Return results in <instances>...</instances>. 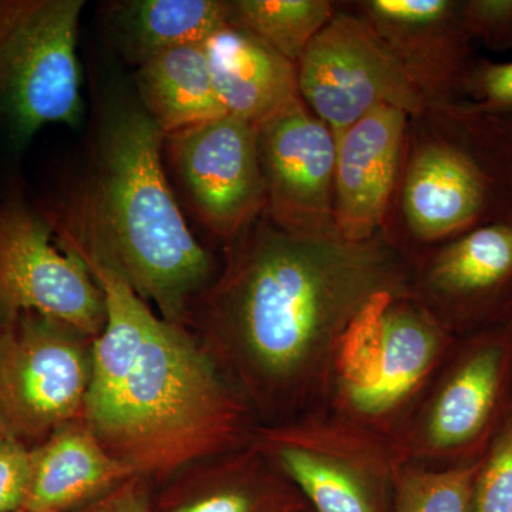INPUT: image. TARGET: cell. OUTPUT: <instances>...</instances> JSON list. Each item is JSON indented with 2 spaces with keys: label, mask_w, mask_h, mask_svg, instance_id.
I'll return each mask as SVG.
<instances>
[{
  "label": "cell",
  "mask_w": 512,
  "mask_h": 512,
  "mask_svg": "<svg viewBox=\"0 0 512 512\" xmlns=\"http://www.w3.org/2000/svg\"><path fill=\"white\" fill-rule=\"evenodd\" d=\"M412 262L383 232L350 242L336 229L295 234L262 212L227 245L187 328L256 419H293L328 386L340 333L379 292L409 293Z\"/></svg>",
  "instance_id": "cell-1"
},
{
  "label": "cell",
  "mask_w": 512,
  "mask_h": 512,
  "mask_svg": "<svg viewBox=\"0 0 512 512\" xmlns=\"http://www.w3.org/2000/svg\"><path fill=\"white\" fill-rule=\"evenodd\" d=\"M80 259L106 301L83 414L104 450L157 485L248 447L255 414L194 333L158 316L109 266Z\"/></svg>",
  "instance_id": "cell-2"
},
{
  "label": "cell",
  "mask_w": 512,
  "mask_h": 512,
  "mask_svg": "<svg viewBox=\"0 0 512 512\" xmlns=\"http://www.w3.org/2000/svg\"><path fill=\"white\" fill-rule=\"evenodd\" d=\"M163 143L141 106L113 107L89 174L42 217L60 247L109 266L158 316L187 326L192 305L218 271L168 184Z\"/></svg>",
  "instance_id": "cell-3"
},
{
  "label": "cell",
  "mask_w": 512,
  "mask_h": 512,
  "mask_svg": "<svg viewBox=\"0 0 512 512\" xmlns=\"http://www.w3.org/2000/svg\"><path fill=\"white\" fill-rule=\"evenodd\" d=\"M451 342L453 332L409 293L373 295L333 349L329 383L343 419L375 430L419 392Z\"/></svg>",
  "instance_id": "cell-4"
},
{
  "label": "cell",
  "mask_w": 512,
  "mask_h": 512,
  "mask_svg": "<svg viewBox=\"0 0 512 512\" xmlns=\"http://www.w3.org/2000/svg\"><path fill=\"white\" fill-rule=\"evenodd\" d=\"M505 202L439 110L410 116L399 183L382 232L412 259L491 217Z\"/></svg>",
  "instance_id": "cell-5"
},
{
  "label": "cell",
  "mask_w": 512,
  "mask_h": 512,
  "mask_svg": "<svg viewBox=\"0 0 512 512\" xmlns=\"http://www.w3.org/2000/svg\"><path fill=\"white\" fill-rule=\"evenodd\" d=\"M83 8V0H0V117L15 143L79 120Z\"/></svg>",
  "instance_id": "cell-6"
},
{
  "label": "cell",
  "mask_w": 512,
  "mask_h": 512,
  "mask_svg": "<svg viewBox=\"0 0 512 512\" xmlns=\"http://www.w3.org/2000/svg\"><path fill=\"white\" fill-rule=\"evenodd\" d=\"M94 339L35 312L10 313L0 330V427L29 448L82 419Z\"/></svg>",
  "instance_id": "cell-7"
},
{
  "label": "cell",
  "mask_w": 512,
  "mask_h": 512,
  "mask_svg": "<svg viewBox=\"0 0 512 512\" xmlns=\"http://www.w3.org/2000/svg\"><path fill=\"white\" fill-rule=\"evenodd\" d=\"M252 443L316 512H386L402 464L379 431L342 417L259 427Z\"/></svg>",
  "instance_id": "cell-8"
},
{
  "label": "cell",
  "mask_w": 512,
  "mask_h": 512,
  "mask_svg": "<svg viewBox=\"0 0 512 512\" xmlns=\"http://www.w3.org/2000/svg\"><path fill=\"white\" fill-rule=\"evenodd\" d=\"M301 99L332 131L348 128L380 106L423 113L426 103L376 30L342 6L298 62Z\"/></svg>",
  "instance_id": "cell-9"
},
{
  "label": "cell",
  "mask_w": 512,
  "mask_h": 512,
  "mask_svg": "<svg viewBox=\"0 0 512 512\" xmlns=\"http://www.w3.org/2000/svg\"><path fill=\"white\" fill-rule=\"evenodd\" d=\"M409 296L451 332L512 320V205L412 259Z\"/></svg>",
  "instance_id": "cell-10"
},
{
  "label": "cell",
  "mask_w": 512,
  "mask_h": 512,
  "mask_svg": "<svg viewBox=\"0 0 512 512\" xmlns=\"http://www.w3.org/2000/svg\"><path fill=\"white\" fill-rule=\"evenodd\" d=\"M0 305L8 315L40 313L93 339L106 325L103 291L87 266L19 200L0 205Z\"/></svg>",
  "instance_id": "cell-11"
},
{
  "label": "cell",
  "mask_w": 512,
  "mask_h": 512,
  "mask_svg": "<svg viewBox=\"0 0 512 512\" xmlns=\"http://www.w3.org/2000/svg\"><path fill=\"white\" fill-rule=\"evenodd\" d=\"M178 184L215 238L231 244L266 208L258 128L224 116L164 136Z\"/></svg>",
  "instance_id": "cell-12"
},
{
  "label": "cell",
  "mask_w": 512,
  "mask_h": 512,
  "mask_svg": "<svg viewBox=\"0 0 512 512\" xmlns=\"http://www.w3.org/2000/svg\"><path fill=\"white\" fill-rule=\"evenodd\" d=\"M258 128L265 214L295 234L336 229L333 222L338 143L302 99Z\"/></svg>",
  "instance_id": "cell-13"
},
{
  "label": "cell",
  "mask_w": 512,
  "mask_h": 512,
  "mask_svg": "<svg viewBox=\"0 0 512 512\" xmlns=\"http://www.w3.org/2000/svg\"><path fill=\"white\" fill-rule=\"evenodd\" d=\"M348 5L386 43L426 109L461 103V87L474 59L460 0H359Z\"/></svg>",
  "instance_id": "cell-14"
},
{
  "label": "cell",
  "mask_w": 512,
  "mask_h": 512,
  "mask_svg": "<svg viewBox=\"0 0 512 512\" xmlns=\"http://www.w3.org/2000/svg\"><path fill=\"white\" fill-rule=\"evenodd\" d=\"M410 114L370 111L338 140L333 222L340 237L363 242L382 232L402 170Z\"/></svg>",
  "instance_id": "cell-15"
},
{
  "label": "cell",
  "mask_w": 512,
  "mask_h": 512,
  "mask_svg": "<svg viewBox=\"0 0 512 512\" xmlns=\"http://www.w3.org/2000/svg\"><path fill=\"white\" fill-rule=\"evenodd\" d=\"M464 348L427 414V453L466 450L490 429L511 372L512 320L474 332Z\"/></svg>",
  "instance_id": "cell-16"
},
{
  "label": "cell",
  "mask_w": 512,
  "mask_h": 512,
  "mask_svg": "<svg viewBox=\"0 0 512 512\" xmlns=\"http://www.w3.org/2000/svg\"><path fill=\"white\" fill-rule=\"evenodd\" d=\"M153 512H296L299 491L255 446L194 461L154 485Z\"/></svg>",
  "instance_id": "cell-17"
},
{
  "label": "cell",
  "mask_w": 512,
  "mask_h": 512,
  "mask_svg": "<svg viewBox=\"0 0 512 512\" xmlns=\"http://www.w3.org/2000/svg\"><path fill=\"white\" fill-rule=\"evenodd\" d=\"M201 46L228 116L258 127L301 99L298 64L247 30L225 23Z\"/></svg>",
  "instance_id": "cell-18"
},
{
  "label": "cell",
  "mask_w": 512,
  "mask_h": 512,
  "mask_svg": "<svg viewBox=\"0 0 512 512\" xmlns=\"http://www.w3.org/2000/svg\"><path fill=\"white\" fill-rule=\"evenodd\" d=\"M30 454L32 484L25 512H73L136 476L104 450L83 417L60 427Z\"/></svg>",
  "instance_id": "cell-19"
},
{
  "label": "cell",
  "mask_w": 512,
  "mask_h": 512,
  "mask_svg": "<svg viewBox=\"0 0 512 512\" xmlns=\"http://www.w3.org/2000/svg\"><path fill=\"white\" fill-rule=\"evenodd\" d=\"M111 39L137 66L161 53L202 45L228 23V0H119L103 8Z\"/></svg>",
  "instance_id": "cell-20"
},
{
  "label": "cell",
  "mask_w": 512,
  "mask_h": 512,
  "mask_svg": "<svg viewBox=\"0 0 512 512\" xmlns=\"http://www.w3.org/2000/svg\"><path fill=\"white\" fill-rule=\"evenodd\" d=\"M136 87L141 109L164 136L228 116L201 45L177 47L141 64Z\"/></svg>",
  "instance_id": "cell-21"
},
{
  "label": "cell",
  "mask_w": 512,
  "mask_h": 512,
  "mask_svg": "<svg viewBox=\"0 0 512 512\" xmlns=\"http://www.w3.org/2000/svg\"><path fill=\"white\" fill-rule=\"evenodd\" d=\"M329 0H228V23L298 64L339 6Z\"/></svg>",
  "instance_id": "cell-22"
},
{
  "label": "cell",
  "mask_w": 512,
  "mask_h": 512,
  "mask_svg": "<svg viewBox=\"0 0 512 512\" xmlns=\"http://www.w3.org/2000/svg\"><path fill=\"white\" fill-rule=\"evenodd\" d=\"M481 461L446 468L400 464L393 485V512H473Z\"/></svg>",
  "instance_id": "cell-23"
},
{
  "label": "cell",
  "mask_w": 512,
  "mask_h": 512,
  "mask_svg": "<svg viewBox=\"0 0 512 512\" xmlns=\"http://www.w3.org/2000/svg\"><path fill=\"white\" fill-rule=\"evenodd\" d=\"M434 110L456 127L501 200L512 205V111L485 113L464 103Z\"/></svg>",
  "instance_id": "cell-24"
},
{
  "label": "cell",
  "mask_w": 512,
  "mask_h": 512,
  "mask_svg": "<svg viewBox=\"0 0 512 512\" xmlns=\"http://www.w3.org/2000/svg\"><path fill=\"white\" fill-rule=\"evenodd\" d=\"M473 512H512V420L481 461Z\"/></svg>",
  "instance_id": "cell-25"
},
{
  "label": "cell",
  "mask_w": 512,
  "mask_h": 512,
  "mask_svg": "<svg viewBox=\"0 0 512 512\" xmlns=\"http://www.w3.org/2000/svg\"><path fill=\"white\" fill-rule=\"evenodd\" d=\"M461 103L485 113L512 111V62L474 60L464 77Z\"/></svg>",
  "instance_id": "cell-26"
},
{
  "label": "cell",
  "mask_w": 512,
  "mask_h": 512,
  "mask_svg": "<svg viewBox=\"0 0 512 512\" xmlns=\"http://www.w3.org/2000/svg\"><path fill=\"white\" fill-rule=\"evenodd\" d=\"M460 16L473 42L512 50V0H460Z\"/></svg>",
  "instance_id": "cell-27"
},
{
  "label": "cell",
  "mask_w": 512,
  "mask_h": 512,
  "mask_svg": "<svg viewBox=\"0 0 512 512\" xmlns=\"http://www.w3.org/2000/svg\"><path fill=\"white\" fill-rule=\"evenodd\" d=\"M32 484L30 448L13 437L0 439V512L25 510Z\"/></svg>",
  "instance_id": "cell-28"
},
{
  "label": "cell",
  "mask_w": 512,
  "mask_h": 512,
  "mask_svg": "<svg viewBox=\"0 0 512 512\" xmlns=\"http://www.w3.org/2000/svg\"><path fill=\"white\" fill-rule=\"evenodd\" d=\"M154 485L141 476L128 477L92 503L73 512H153Z\"/></svg>",
  "instance_id": "cell-29"
},
{
  "label": "cell",
  "mask_w": 512,
  "mask_h": 512,
  "mask_svg": "<svg viewBox=\"0 0 512 512\" xmlns=\"http://www.w3.org/2000/svg\"><path fill=\"white\" fill-rule=\"evenodd\" d=\"M6 318H8V313H6L3 306L0 305V330H2L3 323H5Z\"/></svg>",
  "instance_id": "cell-30"
},
{
  "label": "cell",
  "mask_w": 512,
  "mask_h": 512,
  "mask_svg": "<svg viewBox=\"0 0 512 512\" xmlns=\"http://www.w3.org/2000/svg\"><path fill=\"white\" fill-rule=\"evenodd\" d=\"M6 434L3 433V430H2V427H0V439H2V437H5Z\"/></svg>",
  "instance_id": "cell-31"
},
{
  "label": "cell",
  "mask_w": 512,
  "mask_h": 512,
  "mask_svg": "<svg viewBox=\"0 0 512 512\" xmlns=\"http://www.w3.org/2000/svg\"><path fill=\"white\" fill-rule=\"evenodd\" d=\"M296 512H303V508H301V510H298V511H296Z\"/></svg>",
  "instance_id": "cell-32"
},
{
  "label": "cell",
  "mask_w": 512,
  "mask_h": 512,
  "mask_svg": "<svg viewBox=\"0 0 512 512\" xmlns=\"http://www.w3.org/2000/svg\"><path fill=\"white\" fill-rule=\"evenodd\" d=\"M20 512H25V511H20Z\"/></svg>",
  "instance_id": "cell-33"
}]
</instances>
